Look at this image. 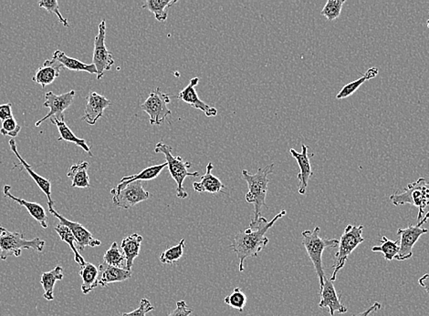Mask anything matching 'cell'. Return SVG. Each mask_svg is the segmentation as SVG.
Listing matches in <instances>:
<instances>
[{
    "instance_id": "6da1fadb",
    "label": "cell",
    "mask_w": 429,
    "mask_h": 316,
    "mask_svg": "<svg viewBox=\"0 0 429 316\" xmlns=\"http://www.w3.org/2000/svg\"><path fill=\"white\" fill-rule=\"evenodd\" d=\"M286 213L285 210H281L270 221L263 216L257 220L253 219L250 224V228L235 235L230 247L233 248V251L238 255L239 271H244V263L247 258L258 256V253L266 247L270 242L269 238L266 237V232L274 226L278 219L285 216Z\"/></svg>"
},
{
    "instance_id": "7a4b0ae2",
    "label": "cell",
    "mask_w": 429,
    "mask_h": 316,
    "mask_svg": "<svg viewBox=\"0 0 429 316\" xmlns=\"http://www.w3.org/2000/svg\"><path fill=\"white\" fill-rule=\"evenodd\" d=\"M273 168L274 165H270L265 168L258 169L255 174H252L247 170L242 171V179L247 182L249 187L246 201L254 205V220L261 217V210L266 206V196L270 184L268 176L273 173Z\"/></svg>"
},
{
    "instance_id": "3957f363",
    "label": "cell",
    "mask_w": 429,
    "mask_h": 316,
    "mask_svg": "<svg viewBox=\"0 0 429 316\" xmlns=\"http://www.w3.org/2000/svg\"><path fill=\"white\" fill-rule=\"evenodd\" d=\"M320 232H321V228L317 226L313 231H310V230L303 231L302 235V245L305 246L311 263H314L317 276H318L320 288H322L326 278L322 265L323 252L327 248L337 247L339 245V240L323 239L320 236Z\"/></svg>"
},
{
    "instance_id": "277c9868",
    "label": "cell",
    "mask_w": 429,
    "mask_h": 316,
    "mask_svg": "<svg viewBox=\"0 0 429 316\" xmlns=\"http://www.w3.org/2000/svg\"><path fill=\"white\" fill-rule=\"evenodd\" d=\"M46 242L38 237L27 240L21 232H12L0 227V259L5 260L10 256H21L24 249L43 252Z\"/></svg>"
},
{
    "instance_id": "5b68a950",
    "label": "cell",
    "mask_w": 429,
    "mask_h": 316,
    "mask_svg": "<svg viewBox=\"0 0 429 316\" xmlns=\"http://www.w3.org/2000/svg\"><path fill=\"white\" fill-rule=\"evenodd\" d=\"M173 148L164 143H158L155 148L157 154H163L166 156L167 168L171 177L177 182V196L180 199L188 198V194L184 189V181L186 177H200L199 171L190 173L188 169L191 168V163L186 162L180 156H173Z\"/></svg>"
},
{
    "instance_id": "8992f818",
    "label": "cell",
    "mask_w": 429,
    "mask_h": 316,
    "mask_svg": "<svg viewBox=\"0 0 429 316\" xmlns=\"http://www.w3.org/2000/svg\"><path fill=\"white\" fill-rule=\"evenodd\" d=\"M395 206L411 204L419 208L417 220L421 221L426 208L429 206V184L425 178H419L417 182L409 184L402 193L397 191L390 196Z\"/></svg>"
},
{
    "instance_id": "52a82bcc",
    "label": "cell",
    "mask_w": 429,
    "mask_h": 316,
    "mask_svg": "<svg viewBox=\"0 0 429 316\" xmlns=\"http://www.w3.org/2000/svg\"><path fill=\"white\" fill-rule=\"evenodd\" d=\"M363 226H349L344 229V234H342L339 240V250L336 254V262L333 266V273L331 274V281L336 280L337 274L344 267L347 262L348 257L358 247L361 243H364Z\"/></svg>"
},
{
    "instance_id": "ba28073f",
    "label": "cell",
    "mask_w": 429,
    "mask_h": 316,
    "mask_svg": "<svg viewBox=\"0 0 429 316\" xmlns=\"http://www.w3.org/2000/svg\"><path fill=\"white\" fill-rule=\"evenodd\" d=\"M111 194L113 195V204L124 210H129L135 205L150 198V193L144 189L141 181L131 182L126 185L118 184L111 191Z\"/></svg>"
},
{
    "instance_id": "9c48e42d",
    "label": "cell",
    "mask_w": 429,
    "mask_h": 316,
    "mask_svg": "<svg viewBox=\"0 0 429 316\" xmlns=\"http://www.w3.org/2000/svg\"><path fill=\"white\" fill-rule=\"evenodd\" d=\"M429 219V212L426 215L421 221H419L417 226H409L406 229H398L397 234L400 237L399 253L395 257V259L404 262L410 259L413 256V248L415 245L419 240V238L428 234V230L423 228V224L427 223Z\"/></svg>"
},
{
    "instance_id": "30bf717a",
    "label": "cell",
    "mask_w": 429,
    "mask_h": 316,
    "mask_svg": "<svg viewBox=\"0 0 429 316\" xmlns=\"http://www.w3.org/2000/svg\"><path fill=\"white\" fill-rule=\"evenodd\" d=\"M171 102L168 94L162 93L160 88L153 90L146 101L141 105L142 110L149 116L151 125H161L172 112L167 105Z\"/></svg>"
},
{
    "instance_id": "8fae6325",
    "label": "cell",
    "mask_w": 429,
    "mask_h": 316,
    "mask_svg": "<svg viewBox=\"0 0 429 316\" xmlns=\"http://www.w3.org/2000/svg\"><path fill=\"white\" fill-rule=\"evenodd\" d=\"M105 36H107V22L102 21L99 25V32L94 40V65L97 69V80L104 77V72L111 71L114 65L113 54L108 51L105 46Z\"/></svg>"
},
{
    "instance_id": "7c38bea8",
    "label": "cell",
    "mask_w": 429,
    "mask_h": 316,
    "mask_svg": "<svg viewBox=\"0 0 429 316\" xmlns=\"http://www.w3.org/2000/svg\"><path fill=\"white\" fill-rule=\"evenodd\" d=\"M75 90L69 91V93L60 94V95H56L52 91H49L45 94V102L43 104V106L49 108L50 112L48 114L41 119V120L37 121L35 123L36 127H40L44 121L49 120V119H54L58 121H64V112L74 102L75 97Z\"/></svg>"
},
{
    "instance_id": "4fadbf2b",
    "label": "cell",
    "mask_w": 429,
    "mask_h": 316,
    "mask_svg": "<svg viewBox=\"0 0 429 316\" xmlns=\"http://www.w3.org/2000/svg\"><path fill=\"white\" fill-rule=\"evenodd\" d=\"M50 212L58 219L60 223L66 226L67 228L74 234L75 240H76L78 251L83 252L86 247H98L102 245L101 241L94 239L93 234L83 227L82 224L76 223V221H69L68 219L63 217L60 213L56 212L54 208L49 209Z\"/></svg>"
},
{
    "instance_id": "5bb4252c",
    "label": "cell",
    "mask_w": 429,
    "mask_h": 316,
    "mask_svg": "<svg viewBox=\"0 0 429 316\" xmlns=\"http://www.w3.org/2000/svg\"><path fill=\"white\" fill-rule=\"evenodd\" d=\"M199 77H193V79H191L189 84L178 93L177 98L186 102V104L191 105L195 109L201 110L208 117H214V116L217 114V110L216 108L211 107L210 105L205 104L204 101H202L201 99H199V95H197L196 87L199 85Z\"/></svg>"
},
{
    "instance_id": "9a60e30c",
    "label": "cell",
    "mask_w": 429,
    "mask_h": 316,
    "mask_svg": "<svg viewBox=\"0 0 429 316\" xmlns=\"http://www.w3.org/2000/svg\"><path fill=\"white\" fill-rule=\"evenodd\" d=\"M111 105V102L104 95H100L97 93H91L88 95L87 104H86L85 114L82 120L86 121L89 125H94L99 119L102 117L104 110Z\"/></svg>"
},
{
    "instance_id": "2e32d148",
    "label": "cell",
    "mask_w": 429,
    "mask_h": 316,
    "mask_svg": "<svg viewBox=\"0 0 429 316\" xmlns=\"http://www.w3.org/2000/svg\"><path fill=\"white\" fill-rule=\"evenodd\" d=\"M319 307L320 308H329L331 316H333L336 313L345 314L348 311L347 307L340 301L333 282H331V279L325 278L324 284L321 288V301H320Z\"/></svg>"
},
{
    "instance_id": "e0dca14e",
    "label": "cell",
    "mask_w": 429,
    "mask_h": 316,
    "mask_svg": "<svg viewBox=\"0 0 429 316\" xmlns=\"http://www.w3.org/2000/svg\"><path fill=\"white\" fill-rule=\"evenodd\" d=\"M292 156L296 160L298 165L300 167V173L298 174L297 178L300 181L299 193L305 195L306 190H307L309 180L313 175L310 157L308 154V147L305 144H302V152H298L294 149H289Z\"/></svg>"
},
{
    "instance_id": "ac0fdd59",
    "label": "cell",
    "mask_w": 429,
    "mask_h": 316,
    "mask_svg": "<svg viewBox=\"0 0 429 316\" xmlns=\"http://www.w3.org/2000/svg\"><path fill=\"white\" fill-rule=\"evenodd\" d=\"M10 146L11 151H12L13 154H15V156L18 158L19 165L22 166V169L27 171V173H29L30 176L33 179V181L36 182V184L40 187V189L43 191L44 194L47 196V199H48L49 209L54 208V202L52 201V199L51 181L44 178L43 176L38 175V173H36L35 171L32 170V166L28 165L26 160L21 157V155L19 154L18 149H16L15 138H11L10 141Z\"/></svg>"
},
{
    "instance_id": "d6986e66",
    "label": "cell",
    "mask_w": 429,
    "mask_h": 316,
    "mask_svg": "<svg viewBox=\"0 0 429 316\" xmlns=\"http://www.w3.org/2000/svg\"><path fill=\"white\" fill-rule=\"evenodd\" d=\"M63 65L54 59L46 60L43 65L36 71L34 77H32L33 82L40 84L41 87L52 84L57 77H60Z\"/></svg>"
},
{
    "instance_id": "ffe728a7",
    "label": "cell",
    "mask_w": 429,
    "mask_h": 316,
    "mask_svg": "<svg viewBox=\"0 0 429 316\" xmlns=\"http://www.w3.org/2000/svg\"><path fill=\"white\" fill-rule=\"evenodd\" d=\"M98 285L107 287L113 282L126 281L132 276V271L126 269L114 267L107 263H102L99 266Z\"/></svg>"
},
{
    "instance_id": "44dd1931",
    "label": "cell",
    "mask_w": 429,
    "mask_h": 316,
    "mask_svg": "<svg viewBox=\"0 0 429 316\" xmlns=\"http://www.w3.org/2000/svg\"><path fill=\"white\" fill-rule=\"evenodd\" d=\"M11 189L10 185H5L3 188V193L4 195L12 199V201L18 202L19 205L26 208L30 215L32 216L33 219L40 223L41 226L44 229L48 228V216L46 215L45 209L41 204L37 202H28L26 199L18 198L10 193Z\"/></svg>"
},
{
    "instance_id": "7402d4cb",
    "label": "cell",
    "mask_w": 429,
    "mask_h": 316,
    "mask_svg": "<svg viewBox=\"0 0 429 316\" xmlns=\"http://www.w3.org/2000/svg\"><path fill=\"white\" fill-rule=\"evenodd\" d=\"M213 163H208L207 169H206V173L201 176L200 182H194V190L197 193H222L223 189H226V186L222 184V182L213 175Z\"/></svg>"
},
{
    "instance_id": "603a6c76",
    "label": "cell",
    "mask_w": 429,
    "mask_h": 316,
    "mask_svg": "<svg viewBox=\"0 0 429 316\" xmlns=\"http://www.w3.org/2000/svg\"><path fill=\"white\" fill-rule=\"evenodd\" d=\"M144 238L138 234H133L122 240L121 248L126 259V270L132 271L133 262L140 254Z\"/></svg>"
},
{
    "instance_id": "cb8c5ba5",
    "label": "cell",
    "mask_w": 429,
    "mask_h": 316,
    "mask_svg": "<svg viewBox=\"0 0 429 316\" xmlns=\"http://www.w3.org/2000/svg\"><path fill=\"white\" fill-rule=\"evenodd\" d=\"M89 163L82 162L72 165L67 177L72 179V188H80V189H87L91 187L90 179L88 175Z\"/></svg>"
},
{
    "instance_id": "d4e9b609",
    "label": "cell",
    "mask_w": 429,
    "mask_h": 316,
    "mask_svg": "<svg viewBox=\"0 0 429 316\" xmlns=\"http://www.w3.org/2000/svg\"><path fill=\"white\" fill-rule=\"evenodd\" d=\"M63 269L61 266H56L54 270L46 271L41 276V284L44 290L43 296L47 301H54V287L56 282L63 279Z\"/></svg>"
},
{
    "instance_id": "484cf974",
    "label": "cell",
    "mask_w": 429,
    "mask_h": 316,
    "mask_svg": "<svg viewBox=\"0 0 429 316\" xmlns=\"http://www.w3.org/2000/svg\"><path fill=\"white\" fill-rule=\"evenodd\" d=\"M52 59L57 60V62L63 65V68L68 69L69 71H85L90 74L97 75L96 66H94V64H85L80 62V60L74 59V58L67 56V55L61 51H56Z\"/></svg>"
},
{
    "instance_id": "4316f807",
    "label": "cell",
    "mask_w": 429,
    "mask_h": 316,
    "mask_svg": "<svg viewBox=\"0 0 429 316\" xmlns=\"http://www.w3.org/2000/svg\"><path fill=\"white\" fill-rule=\"evenodd\" d=\"M51 121L52 123L55 124L56 127H58V132H60V138H58V141H67V143H74L75 145L80 147L83 151L87 152L91 157L94 156L93 154H91L90 147L88 146L86 141L83 140V138H78L64 121H58L54 120V119H51Z\"/></svg>"
},
{
    "instance_id": "83f0119b",
    "label": "cell",
    "mask_w": 429,
    "mask_h": 316,
    "mask_svg": "<svg viewBox=\"0 0 429 316\" xmlns=\"http://www.w3.org/2000/svg\"><path fill=\"white\" fill-rule=\"evenodd\" d=\"M80 276L82 277V291L85 295H88L91 291L98 287L99 269L90 263H86L85 266L80 267Z\"/></svg>"
},
{
    "instance_id": "f1b7e54d",
    "label": "cell",
    "mask_w": 429,
    "mask_h": 316,
    "mask_svg": "<svg viewBox=\"0 0 429 316\" xmlns=\"http://www.w3.org/2000/svg\"><path fill=\"white\" fill-rule=\"evenodd\" d=\"M177 3V0H147L142 8L154 14L157 21L164 22L168 16V8Z\"/></svg>"
},
{
    "instance_id": "f546056e",
    "label": "cell",
    "mask_w": 429,
    "mask_h": 316,
    "mask_svg": "<svg viewBox=\"0 0 429 316\" xmlns=\"http://www.w3.org/2000/svg\"><path fill=\"white\" fill-rule=\"evenodd\" d=\"M166 167H167L166 162L163 163V165L151 166V167L144 169L141 173L124 177L120 181L119 184L126 185L136 181H152V180L157 179L160 176L161 171Z\"/></svg>"
},
{
    "instance_id": "4dcf8cb0",
    "label": "cell",
    "mask_w": 429,
    "mask_h": 316,
    "mask_svg": "<svg viewBox=\"0 0 429 316\" xmlns=\"http://www.w3.org/2000/svg\"><path fill=\"white\" fill-rule=\"evenodd\" d=\"M377 75L378 69L375 68V66H373V68L369 69L368 71L366 72L364 76L360 77V79L353 80V82L348 83V84L344 86V88H342L341 91L337 94L336 99H342L352 96L355 91L359 90V88H360L364 82H367V80L374 79V77L377 76Z\"/></svg>"
},
{
    "instance_id": "1f68e13d",
    "label": "cell",
    "mask_w": 429,
    "mask_h": 316,
    "mask_svg": "<svg viewBox=\"0 0 429 316\" xmlns=\"http://www.w3.org/2000/svg\"><path fill=\"white\" fill-rule=\"evenodd\" d=\"M55 231L58 234V236L60 237L61 241L66 243L69 246V248L72 249V251L74 252L75 262L79 265L80 267L85 266L86 263L85 258L78 251L76 240H75L72 232L66 226L60 223L55 227Z\"/></svg>"
},
{
    "instance_id": "d6a6232c",
    "label": "cell",
    "mask_w": 429,
    "mask_h": 316,
    "mask_svg": "<svg viewBox=\"0 0 429 316\" xmlns=\"http://www.w3.org/2000/svg\"><path fill=\"white\" fill-rule=\"evenodd\" d=\"M381 243L382 245L380 246H373L372 252L383 253L384 259L391 262L399 253V245H398L399 241H391L386 236H383L382 237Z\"/></svg>"
},
{
    "instance_id": "836d02e7",
    "label": "cell",
    "mask_w": 429,
    "mask_h": 316,
    "mask_svg": "<svg viewBox=\"0 0 429 316\" xmlns=\"http://www.w3.org/2000/svg\"><path fill=\"white\" fill-rule=\"evenodd\" d=\"M104 263L107 265L122 269H126V259L124 254L121 253L117 243H113L109 250L104 255Z\"/></svg>"
},
{
    "instance_id": "e575fe53",
    "label": "cell",
    "mask_w": 429,
    "mask_h": 316,
    "mask_svg": "<svg viewBox=\"0 0 429 316\" xmlns=\"http://www.w3.org/2000/svg\"><path fill=\"white\" fill-rule=\"evenodd\" d=\"M184 248H185V239L181 240L178 245L163 252L160 255V262L164 265H173L177 263L183 256Z\"/></svg>"
},
{
    "instance_id": "d590c367",
    "label": "cell",
    "mask_w": 429,
    "mask_h": 316,
    "mask_svg": "<svg viewBox=\"0 0 429 316\" xmlns=\"http://www.w3.org/2000/svg\"><path fill=\"white\" fill-rule=\"evenodd\" d=\"M345 0H328L324 8H322V15L324 16L329 21H333L338 19L341 15L342 5H344Z\"/></svg>"
},
{
    "instance_id": "8d00e7d4",
    "label": "cell",
    "mask_w": 429,
    "mask_h": 316,
    "mask_svg": "<svg viewBox=\"0 0 429 316\" xmlns=\"http://www.w3.org/2000/svg\"><path fill=\"white\" fill-rule=\"evenodd\" d=\"M224 302L228 306L242 312L244 307L246 306L247 296L239 288H235L233 293L224 299Z\"/></svg>"
},
{
    "instance_id": "74e56055",
    "label": "cell",
    "mask_w": 429,
    "mask_h": 316,
    "mask_svg": "<svg viewBox=\"0 0 429 316\" xmlns=\"http://www.w3.org/2000/svg\"><path fill=\"white\" fill-rule=\"evenodd\" d=\"M38 5H40V8H44V10L48 11L49 13L55 14L58 21H60V23L63 24L64 27H69L68 21L63 18L60 10H58V3L57 0H41V1L38 2Z\"/></svg>"
},
{
    "instance_id": "f35d334b",
    "label": "cell",
    "mask_w": 429,
    "mask_h": 316,
    "mask_svg": "<svg viewBox=\"0 0 429 316\" xmlns=\"http://www.w3.org/2000/svg\"><path fill=\"white\" fill-rule=\"evenodd\" d=\"M21 130V127L14 118L8 119L7 121H2V127L0 129V134L3 136H10L14 138L19 135Z\"/></svg>"
},
{
    "instance_id": "ab89813d",
    "label": "cell",
    "mask_w": 429,
    "mask_h": 316,
    "mask_svg": "<svg viewBox=\"0 0 429 316\" xmlns=\"http://www.w3.org/2000/svg\"><path fill=\"white\" fill-rule=\"evenodd\" d=\"M155 307L152 306L146 298L142 299L138 308L130 313H124L122 316H146L147 313L154 311Z\"/></svg>"
},
{
    "instance_id": "60d3db41",
    "label": "cell",
    "mask_w": 429,
    "mask_h": 316,
    "mask_svg": "<svg viewBox=\"0 0 429 316\" xmlns=\"http://www.w3.org/2000/svg\"><path fill=\"white\" fill-rule=\"evenodd\" d=\"M192 312L193 310L186 306L185 301H179L177 303V308L167 316H189Z\"/></svg>"
},
{
    "instance_id": "b9f144b4",
    "label": "cell",
    "mask_w": 429,
    "mask_h": 316,
    "mask_svg": "<svg viewBox=\"0 0 429 316\" xmlns=\"http://www.w3.org/2000/svg\"><path fill=\"white\" fill-rule=\"evenodd\" d=\"M11 118H14L12 104H7L0 105V121H4Z\"/></svg>"
},
{
    "instance_id": "7bdbcfd3",
    "label": "cell",
    "mask_w": 429,
    "mask_h": 316,
    "mask_svg": "<svg viewBox=\"0 0 429 316\" xmlns=\"http://www.w3.org/2000/svg\"><path fill=\"white\" fill-rule=\"evenodd\" d=\"M381 304L378 303V302H375L372 306H370L368 309H366V311L360 313V314L355 315L353 316H369L372 314V313L378 311V310L381 309Z\"/></svg>"
},
{
    "instance_id": "ee69618b",
    "label": "cell",
    "mask_w": 429,
    "mask_h": 316,
    "mask_svg": "<svg viewBox=\"0 0 429 316\" xmlns=\"http://www.w3.org/2000/svg\"><path fill=\"white\" fill-rule=\"evenodd\" d=\"M420 287L424 288L426 292L429 295V274H426L419 280Z\"/></svg>"
},
{
    "instance_id": "f6af8a7d",
    "label": "cell",
    "mask_w": 429,
    "mask_h": 316,
    "mask_svg": "<svg viewBox=\"0 0 429 316\" xmlns=\"http://www.w3.org/2000/svg\"><path fill=\"white\" fill-rule=\"evenodd\" d=\"M427 25H428V27H429V16H428V21H427Z\"/></svg>"
}]
</instances>
